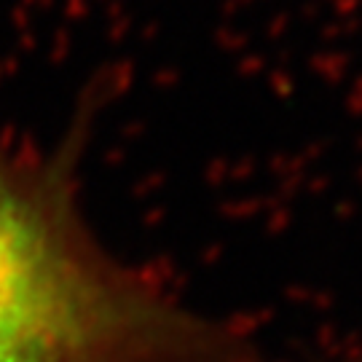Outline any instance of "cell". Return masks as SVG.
Here are the masks:
<instances>
[{
  "label": "cell",
  "instance_id": "2",
  "mask_svg": "<svg viewBox=\"0 0 362 362\" xmlns=\"http://www.w3.org/2000/svg\"><path fill=\"white\" fill-rule=\"evenodd\" d=\"M357 362H362V360H357Z\"/></svg>",
  "mask_w": 362,
  "mask_h": 362
},
{
  "label": "cell",
  "instance_id": "1",
  "mask_svg": "<svg viewBox=\"0 0 362 362\" xmlns=\"http://www.w3.org/2000/svg\"><path fill=\"white\" fill-rule=\"evenodd\" d=\"M239 346L94 245L57 158L0 134V362H233Z\"/></svg>",
  "mask_w": 362,
  "mask_h": 362
}]
</instances>
